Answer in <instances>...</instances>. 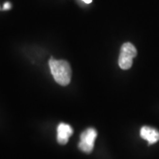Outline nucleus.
Here are the masks:
<instances>
[{
  "label": "nucleus",
  "instance_id": "5",
  "mask_svg": "<svg viewBox=\"0 0 159 159\" xmlns=\"http://www.w3.org/2000/svg\"><path fill=\"white\" fill-rule=\"evenodd\" d=\"M140 136L149 144H153L159 141V131L149 126H143L141 128Z\"/></svg>",
  "mask_w": 159,
  "mask_h": 159
},
{
  "label": "nucleus",
  "instance_id": "3",
  "mask_svg": "<svg viewBox=\"0 0 159 159\" xmlns=\"http://www.w3.org/2000/svg\"><path fill=\"white\" fill-rule=\"evenodd\" d=\"M97 136V130L94 128H88L80 135V142L78 148L85 153H91L94 147V142Z\"/></svg>",
  "mask_w": 159,
  "mask_h": 159
},
{
  "label": "nucleus",
  "instance_id": "6",
  "mask_svg": "<svg viewBox=\"0 0 159 159\" xmlns=\"http://www.w3.org/2000/svg\"><path fill=\"white\" fill-rule=\"evenodd\" d=\"M11 8V4L8 2H5L4 4L3 5V10L4 11H7V10H10Z\"/></svg>",
  "mask_w": 159,
  "mask_h": 159
},
{
  "label": "nucleus",
  "instance_id": "1",
  "mask_svg": "<svg viewBox=\"0 0 159 159\" xmlns=\"http://www.w3.org/2000/svg\"><path fill=\"white\" fill-rule=\"evenodd\" d=\"M49 68L55 80L61 85L69 84L71 77V69L69 63L64 60H55L51 57Z\"/></svg>",
  "mask_w": 159,
  "mask_h": 159
},
{
  "label": "nucleus",
  "instance_id": "7",
  "mask_svg": "<svg viewBox=\"0 0 159 159\" xmlns=\"http://www.w3.org/2000/svg\"><path fill=\"white\" fill-rule=\"evenodd\" d=\"M82 1H83L85 3H86V4H89L92 2V0H82Z\"/></svg>",
  "mask_w": 159,
  "mask_h": 159
},
{
  "label": "nucleus",
  "instance_id": "4",
  "mask_svg": "<svg viewBox=\"0 0 159 159\" xmlns=\"http://www.w3.org/2000/svg\"><path fill=\"white\" fill-rule=\"evenodd\" d=\"M73 134V129L70 125L66 123H61L57 128V140L60 144H66L69 137Z\"/></svg>",
  "mask_w": 159,
  "mask_h": 159
},
{
  "label": "nucleus",
  "instance_id": "2",
  "mask_svg": "<svg viewBox=\"0 0 159 159\" xmlns=\"http://www.w3.org/2000/svg\"><path fill=\"white\" fill-rule=\"evenodd\" d=\"M137 55L136 47L131 43H125L122 46L119 57V66L122 69L127 70L133 65V60Z\"/></svg>",
  "mask_w": 159,
  "mask_h": 159
}]
</instances>
